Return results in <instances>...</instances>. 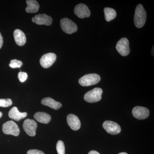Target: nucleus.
<instances>
[{
	"label": "nucleus",
	"instance_id": "4",
	"mask_svg": "<svg viewBox=\"0 0 154 154\" xmlns=\"http://www.w3.org/2000/svg\"><path fill=\"white\" fill-rule=\"evenodd\" d=\"M3 132L6 134L18 136L20 133L19 126L16 122L13 121L7 122L3 125Z\"/></svg>",
	"mask_w": 154,
	"mask_h": 154
},
{
	"label": "nucleus",
	"instance_id": "5",
	"mask_svg": "<svg viewBox=\"0 0 154 154\" xmlns=\"http://www.w3.org/2000/svg\"><path fill=\"white\" fill-rule=\"evenodd\" d=\"M60 26L64 32L67 34L74 33L78 30L76 24L68 18H63L60 20Z\"/></svg>",
	"mask_w": 154,
	"mask_h": 154
},
{
	"label": "nucleus",
	"instance_id": "7",
	"mask_svg": "<svg viewBox=\"0 0 154 154\" xmlns=\"http://www.w3.org/2000/svg\"><path fill=\"white\" fill-rule=\"evenodd\" d=\"M37 123L33 119H27L24 121L23 128L27 134L31 137L36 135Z\"/></svg>",
	"mask_w": 154,
	"mask_h": 154
},
{
	"label": "nucleus",
	"instance_id": "23",
	"mask_svg": "<svg viewBox=\"0 0 154 154\" xmlns=\"http://www.w3.org/2000/svg\"><path fill=\"white\" fill-rule=\"evenodd\" d=\"M18 79L21 82L23 83L25 82L28 78V75L27 73L25 72H19L18 75Z\"/></svg>",
	"mask_w": 154,
	"mask_h": 154
},
{
	"label": "nucleus",
	"instance_id": "1",
	"mask_svg": "<svg viewBox=\"0 0 154 154\" xmlns=\"http://www.w3.org/2000/svg\"><path fill=\"white\" fill-rule=\"evenodd\" d=\"M146 19V13L143 6L141 4L138 5L135 11L134 25L137 28H141L145 24Z\"/></svg>",
	"mask_w": 154,
	"mask_h": 154
},
{
	"label": "nucleus",
	"instance_id": "29",
	"mask_svg": "<svg viewBox=\"0 0 154 154\" xmlns=\"http://www.w3.org/2000/svg\"><path fill=\"white\" fill-rule=\"evenodd\" d=\"M118 154H128L127 153H125V152H121V153H119Z\"/></svg>",
	"mask_w": 154,
	"mask_h": 154
},
{
	"label": "nucleus",
	"instance_id": "21",
	"mask_svg": "<svg viewBox=\"0 0 154 154\" xmlns=\"http://www.w3.org/2000/svg\"><path fill=\"white\" fill-rule=\"evenodd\" d=\"M23 64L21 61L17 59L12 60L9 64V66L12 68H19Z\"/></svg>",
	"mask_w": 154,
	"mask_h": 154
},
{
	"label": "nucleus",
	"instance_id": "3",
	"mask_svg": "<svg viewBox=\"0 0 154 154\" xmlns=\"http://www.w3.org/2000/svg\"><path fill=\"white\" fill-rule=\"evenodd\" d=\"M102 92L103 91L101 88H94L85 94L84 99L86 102L90 103L99 102L102 99Z\"/></svg>",
	"mask_w": 154,
	"mask_h": 154
},
{
	"label": "nucleus",
	"instance_id": "28",
	"mask_svg": "<svg viewBox=\"0 0 154 154\" xmlns=\"http://www.w3.org/2000/svg\"><path fill=\"white\" fill-rule=\"evenodd\" d=\"M2 112H0V118H1V117H2Z\"/></svg>",
	"mask_w": 154,
	"mask_h": 154
},
{
	"label": "nucleus",
	"instance_id": "8",
	"mask_svg": "<svg viewBox=\"0 0 154 154\" xmlns=\"http://www.w3.org/2000/svg\"><path fill=\"white\" fill-rule=\"evenodd\" d=\"M57 56L53 53H48L45 54L40 59V64L44 68L47 69L52 65L55 62Z\"/></svg>",
	"mask_w": 154,
	"mask_h": 154
},
{
	"label": "nucleus",
	"instance_id": "13",
	"mask_svg": "<svg viewBox=\"0 0 154 154\" xmlns=\"http://www.w3.org/2000/svg\"><path fill=\"white\" fill-rule=\"evenodd\" d=\"M67 122L69 126L73 130H78L81 127V122L79 118L74 114H69L67 116Z\"/></svg>",
	"mask_w": 154,
	"mask_h": 154
},
{
	"label": "nucleus",
	"instance_id": "26",
	"mask_svg": "<svg viewBox=\"0 0 154 154\" xmlns=\"http://www.w3.org/2000/svg\"><path fill=\"white\" fill-rule=\"evenodd\" d=\"M88 154H100L98 152L96 151L95 150L91 151V152H89V153Z\"/></svg>",
	"mask_w": 154,
	"mask_h": 154
},
{
	"label": "nucleus",
	"instance_id": "14",
	"mask_svg": "<svg viewBox=\"0 0 154 154\" xmlns=\"http://www.w3.org/2000/svg\"><path fill=\"white\" fill-rule=\"evenodd\" d=\"M9 116L10 118L15 121H19L22 119L25 118L28 115L26 112L21 113L19 112L17 107H14L11 108L9 112Z\"/></svg>",
	"mask_w": 154,
	"mask_h": 154
},
{
	"label": "nucleus",
	"instance_id": "18",
	"mask_svg": "<svg viewBox=\"0 0 154 154\" xmlns=\"http://www.w3.org/2000/svg\"><path fill=\"white\" fill-rule=\"evenodd\" d=\"M34 117L38 122L44 124H48L51 120L50 115L45 112H37L34 114Z\"/></svg>",
	"mask_w": 154,
	"mask_h": 154
},
{
	"label": "nucleus",
	"instance_id": "25",
	"mask_svg": "<svg viewBox=\"0 0 154 154\" xmlns=\"http://www.w3.org/2000/svg\"><path fill=\"white\" fill-rule=\"evenodd\" d=\"M3 44V38L2 34L0 33V49L2 48Z\"/></svg>",
	"mask_w": 154,
	"mask_h": 154
},
{
	"label": "nucleus",
	"instance_id": "19",
	"mask_svg": "<svg viewBox=\"0 0 154 154\" xmlns=\"http://www.w3.org/2000/svg\"><path fill=\"white\" fill-rule=\"evenodd\" d=\"M105 19L107 22H110L115 19L116 17V11L113 8H106L104 9Z\"/></svg>",
	"mask_w": 154,
	"mask_h": 154
},
{
	"label": "nucleus",
	"instance_id": "12",
	"mask_svg": "<svg viewBox=\"0 0 154 154\" xmlns=\"http://www.w3.org/2000/svg\"><path fill=\"white\" fill-rule=\"evenodd\" d=\"M132 114L138 119H144L148 117L149 111L147 108L140 106H136L133 109Z\"/></svg>",
	"mask_w": 154,
	"mask_h": 154
},
{
	"label": "nucleus",
	"instance_id": "16",
	"mask_svg": "<svg viewBox=\"0 0 154 154\" xmlns=\"http://www.w3.org/2000/svg\"><path fill=\"white\" fill-rule=\"evenodd\" d=\"M42 105L51 107L54 110H58L62 107L60 102H57L50 97H46L42 99L41 101Z\"/></svg>",
	"mask_w": 154,
	"mask_h": 154
},
{
	"label": "nucleus",
	"instance_id": "27",
	"mask_svg": "<svg viewBox=\"0 0 154 154\" xmlns=\"http://www.w3.org/2000/svg\"><path fill=\"white\" fill-rule=\"evenodd\" d=\"M152 55L154 56V46L152 48Z\"/></svg>",
	"mask_w": 154,
	"mask_h": 154
},
{
	"label": "nucleus",
	"instance_id": "6",
	"mask_svg": "<svg viewBox=\"0 0 154 154\" xmlns=\"http://www.w3.org/2000/svg\"><path fill=\"white\" fill-rule=\"evenodd\" d=\"M116 50L122 56H126L130 53L129 41L126 38H121L116 44Z\"/></svg>",
	"mask_w": 154,
	"mask_h": 154
},
{
	"label": "nucleus",
	"instance_id": "15",
	"mask_svg": "<svg viewBox=\"0 0 154 154\" xmlns=\"http://www.w3.org/2000/svg\"><path fill=\"white\" fill-rule=\"evenodd\" d=\"M14 38L17 45L23 46L26 42V37L25 33L19 29H16L14 33Z\"/></svg>",
	"mask_w": 154,
	"mask_h": 154
},
{
	"label": "nucleus",
	"instance_id": "20",
	"mask_svg": "<svg viewBox=\"0 0 154 154\" xmlns=\"http://www.w3.org/2000/svg\"><path fill=\"white\" fill-rule=\"evenodd\" d=\"M57 151L58 154H65L64 144L61 140H59L56 145Z\"/></svg>",
	"mask_w": 154,
	"mask_h": 154
},
{
	"label": "nucleus",
	"instance_id": "9",
	"mask_svg": "<svg viewBox=\"0 0 154 154\" xmlns=\"http://www.w3.org/2000/svg\"><path fill=\"white\" fill-rule=\"evenodd\" d=\"M103 127L108 133L111 134H117L121 132V127L117 123L114 122H104L103 124Z\"/></svg>",
	"mask_w": 154,
	"mask_h": 154
},
{
	"label": "nucleus",
	"instance_id": "10",
	"mask_svg": "<svg viewBox=\"0 0 154 154\" xmlns=\"http://www.w3.org/2000/svg\"><path fill=\"white\" fill-rule=\"evenodd\" d=\"M32 21L37 25L49 26L52 24L53 20L51 17L46 14H39L32 18Z\"/></svg>",
	"mask_w": 154,
	"mask_h": 154
},
{
	"label": "nucleus",
	"instance_id": "24",
	"mask_svg": "<svg viewBox=\"0 0 154 154\" xmlns=\"http://www.w3.org/2000/svg\"><path fill=\"white\" fill-rule=\"evenodd\" d=\"M27 154H45L43 152L37 149H30L27 152Z\"/></svg>",
	"mask_w": 154,
	"mask_h": 154
},
{
	"label": "nucleus",
	"instance_id": "11",
	"mask_svg": "<svg viewBox=\"0 0 154 154\" xmlns=\"http://www.w3.org/2000/svg\"><path fill=\"white\" fill-rule=\"evenodd\" d=\"M75 14L80 19L88 18L91 15V11L88 6L84 4H80L75 6L74 9Z\"/></svg>",
	"mask_w": 154,
	"mask_h": 154
},
{
	"label": "nucleus",
	"instance_id": "22",
	"mask_svg": "<svg viewBox=\"0 0 154 154\" xmlns=\"http://www.w3.org/2000/svg\"><path fill=\"white\" fill-rule=\"evenodd\" d=\"M13 104L12 100L10 99H0V107H8Z\"/></svg>",
	"mask_w": 154,
	"mask_h": 154
},
{
	"label": "nucleus",
	"instance_id": "17",
	"mask_svg": "<svg viewBox=\"0 0 154 154\" xmlns=\"http://www.w3.org/2000/svg\"><path fill=\"white\" fill-rule=\"evenodd\" d=\"M27 7L25 11L29 14L37 13L39 8V4L35 0H27L26 1Z\"/></svg>",
	"mask_w": 154,
	"mask_h": 154
},
{
	"label": "nucleus",
	"instance_id": "2",
	"mask_svg": "<svg viewBox=\"0 0 154 154\" xmlns=\"http://www.w3.org/2000/svg\"><path fill=\"white\" fill-rule=\"evenodd\" d=\"M101 78L97 74H89L80 78L79 82L81 86L88 87L96 85L100 82Z\"/></svg>",
	"mask_w": 154,
	"mask_h": 154
}]
</instances>
